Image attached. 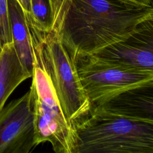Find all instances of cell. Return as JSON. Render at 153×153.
Here are the masks:
<instances>
[{"mask_svg": "<svg viewBox=\"0 0 153 153\" xmlns=\"http://www.w3.org/2000/svg\"><path fill=\"white\" fill-rule=\"evenodd\" d=\"M50 30L76 63L85 56L128 38L153 20L152 5L130 0H48Z\"/></svg>", "mask_w": 153, "mask_h": 153, "instance_id": "obj_1", "label": "cell"}, {"mask_svg": "<svg viewBox=\"0 0 153 153\" xmlns=\"http://www.w3.org/2000/svg\"><path fill=\"white\" fill-rule=\"evenodd\" d=\"M75 129L76 153H153V121L94 106Z\"/></svg>", "mask_w": 153, "mask_h": 153, "instance_id": "obj_2", "label": "cell"}, {"mask_svg": "<svg viewBox=\"0 0 153 153\" xmlns=\"http://www.w3.org/2000/svg\"><path fill=\"white\" fill-rule=\"evenodd\" d=\"M29 27L32 47L41 58L66 118L75 128L92 109L76 65L56 33Z\"/></svg>", "mask_w": 153, "mask_h": 153, "instance_id": "obj_3", "label": "cell"}, {"mask_svg": "<svg viewBox=\"0 0 153 153\" xmlns=\"http://www.w3.org/2000/svg\"><path fill=\"white\" fill-rule=\"evenodd\" d=\"M33 67L30 100L35 143L48 142L56 153H76L75 128L66 118L38 53L33 48Z\"/></svg>", "mask_w": 153, "mask_h": 153, "instance_id": "obj_4", "label": "cell"}, {"mask_svg": "<svg viewBox=\"0 0 153 153\" xmlns=\"http://www.w3.org/2000/svg\"><path fill=\"white\" fill-rule=\"evenodd\" d=\"M76 65L92 108L128 90L153 84L152 70L108 63L93 56L79 59Z\"/></svg>", "mask_w": 153, "mask_h": 153, "instance_id": "obj_5", "label": "cell"}, {"mask_svg": "<svg viewBox=\"0 0 153 153\" xmlns=\"http://www.w3.org/2000/svg\"><path fill=\"white\" fill-rule=\"evenodd\" d=\"M36 146L28 91L0 111V153H29Z\"/></svg>", "mask_w": 153, "mask_h": 153, "instance_id": "obj_6", "label": "cell"}, {"mask_svg": "<svg viewBox=\"0 0 153 153\" xmlns=\"http://www.w3.org/2000/svg\"><path fill=\"white\" fill-rule=\"evenodd\" d=\"M90 56L108 63L153 71V20L141 23L126 39Z\"/></svg>", "mask_w": 153, "mask_h": 153, "instance_id": "obj_7", "label": "cell"}, {"mask_svg": "<svg viewBox=\"0 0 153 153\" xmlns=\"http://www.w3.org/2000/svg\"><path fill=\"white\" fill-rule=\"evenodd\" d=\"M96 106L122 116L153 121V84L122 92Z\"/></svg>", "mask_w": 153, "mask_h": 153, "instance_id": "obj_8", "label": "cell"}, {"mask_svg": "<svg viewBox=\"0 0 153 153\" xmlns=\"http://www.w3.org/2000/svg\"><path fill=\"white\" fill-rule=\"evenodd\" d=\"M12 42L24 68L32 75L33 51L26 17L17 0H7Z\"/></svg>", "mask_w": 153, "mask_h": 153, "instance_id": "obj_9", "label": "cell"}, {"mask_svg": "<svg viewBox=\"0 0 153 153\" xmlns=\"http://www.w3.org/2000/svg\"><path fill=\"white\" fill-rule=\"evenodd\" d=\"M31 76L22 65L13 42L5 44L0 53V111L14 90Z\"/></svg>", "mask_w": 153, "mask_h": 153, "instance_id": "obj_10", "label": "cell"}, {"mask_svg": "<svg viewBox=\"0 0 153 153\" xmlns=\"http://www.w3.org/2000/svg\"><path fill=\"white\" fill-rule=\"evenodd\" d=\"M28 24L42 32L50 30V10L48 0H31L30 14L26 16Z\"/></svg>", "mask_w": 153, "mask_h": 153, "instance_id": "obj_11", "label": "cell"}, {"mask_svg": "<svg viewBox=\"0 0 153 153\" xmlns=\"http://www.w3.org/2000/svg\"><path fill=\"white\" fill-rule=\"evenodd\" d=\"M11 42L7 0H0V47Z\"/></svg>", "mask_w": 153, "mask_h": 153, "instance_id": "obj_12", "label": "cell"}, {"mask_svg": "<svg viewBox=\"0 0 153 153\" xmlns=\"http://www.w3.org/2000/svg\"><path fill=\"white\" fill-rule=\"evenodd\" d=\"M25 11V15L27 16L30 13L31 0H17Z\"/></svg>", "mask_w": 153, "mask_h": 153, "instance_id": "obj_13", "label": "cell"}, {"mask_svg": "<svg viewBox=\"0 0 153 153\" xmlns=\"http://www.w3.org/2000/svg\"><path fill=\"white\" fill-rule=\"evenodd\" d=\"M137 4L145 5H152V0H130Z\"/></svg>", "mask_w": 153, "mask_h": 153, "instance_id": "obj_14", "label": "cell"}, {"mask_svg": "<svg viewBox=\"0 0 153 153\" xmlns=\"http://www.w3.org/2000/svg\"><path fill=\"white\" fill-rule=\"evenodd\" d=\"M2 49L0 47V53H1V51H2Z\"/></svg>", "mask_w": 153, "mask_h": 153, "instance_id": "obj_15", "label": "cell"}]
</instances>
